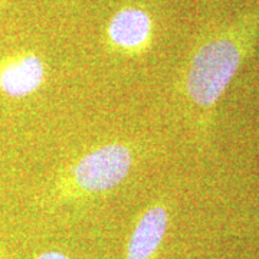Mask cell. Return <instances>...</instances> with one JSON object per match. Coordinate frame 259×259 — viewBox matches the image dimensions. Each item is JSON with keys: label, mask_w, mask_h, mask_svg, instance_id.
<instances>
[{"label": "cell", "mask_w": 259, "mask_h": 259, "mask_svg": "<svg viewBox=\"0 0 259 259\" xmlns=\"http://www.w3.org/2000/svg\"><path fill=\"white\" fill-rule=\"evenodd\" d=\"M243 47L231 36L209 40L194 54L187 74V93L197 105L210 108L236 74Z\"/></svg>", "instance_id": "obj_1"}, {"label": "cell", "mask_w": 259, "mask_h": 259, "mask_svg": "<svg viewBox=\"0 0 259 259\" xmlns=\"http://www.w3.org/2000/svg\"><path fill=\"white\" fill-rule=\"evenodd\" d=\"M131 153L120 144H110L90 153L74 168L76 185L88 192H102L117 186L128 175Z\"/></svg>", "instance_id": "obj_2"}, {"label": "cell", "mask_w": 259, "mask_h": 259, "mask_svg": "<svg viewBox=\"0 0 259 259\" xmlns=\"http://www.w3.org/2000/svg\"><path fill=\"white\" fill-rule=\"evenodd\" d=\"M167 223L166 207H150L131 233L124 259H153L166 235Z\"/></svg>", "instance_id": "obj_3"}, {"label": "cell", "mask_w": 259, "mask_h": 259, "mask_svg": "<svg viewBox=\"0 0 259 259\" xmlns=\"http://www.w3.org/2000/svg\"><path fill=\"white\" fill-rule=\"evenodd\" d=\"M44 81V64L35 55L10 59L0 68V91L20 98L36 91Z\"/></svg>", "instance_id": "obj_4"}, {"label": "cell", "mask_w": 259, "mask_h": 259, "mask_svg": "<svg viewBox=\"0 0 259 259\" xmlns=\"http://www.w3.org/2000/svg\"><path fill=\"white\" fill-rule=\"evenodd\" d=\"M151 20L146 12L140 9H124L112 18L108 33L114 44L121 48L141 47L148 39Z\"/></svg>", "instance_id": "obj_5"}, {"label": "cell", "mask_w": 259, "mask_h": 259, "mask_svg": "<svg viewBox=\"0 0 259 259\" xmlns=\"http://www.w3.org/2000/svg\"><path fill=\"white\" fill-rule=\"evenodd\" d=\"M36 259H69V258H68V256H65L64 253H61V252L51 250V252H45V253L39 255Z\"/></svg>", "instance_id": "obj_6"}, {"label": "cell", "mask_w": 259, "mask_h": 259, "mask_svg": "<svg viewBox=\"0 0 259 259\" xmlns=\"http://www.w3.org/2000/svg\"><path fill=\"white\" fill-rule=\"evenodd\" d=\"M0 3H2V0H0Z\"/></svg>", "instance_id": "obj_7"}]
</instances>
